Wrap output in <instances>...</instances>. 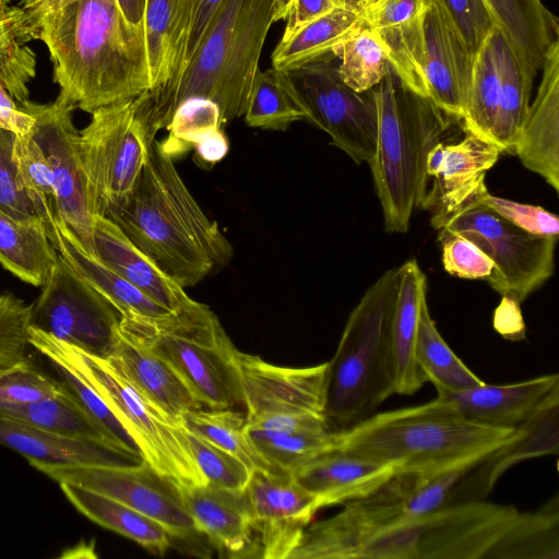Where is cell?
Here are the masks:
<instances>
[{"mask_svg":"<svg viewBox=\"0 0 559 559\" xmlns=\"http://www.w3.org/2000/svg\"><path fill=\"white\" fill-rule=\"evenodd\" d=\"M20 8L49 50L53 81L76 108L92 112L151 90L144 31L115 0H22Z\"/></svg>","mask_w":559,"mask_h":559,"instance_id":"obj_1","label":"cell"},{"mask_svg":"<svg viewBox=\"0 0 559 559\" xmlns=\"http://www.w3.org/2000/svg\"><path fill=\"white\" fill-rule=\"evenodd\" d=\"M110 219L183 288L224 269L233 258L231 245L156 139L130 199Z\"/></svg>","mask_w":559,"mask_h":559,"instance_id":"obj_2","label":"cell"},{"mask_svg":"<svg viewBox=\"0 0 559 559\" xmlns=\"http://www.w3.org/2000/svg\"><path fill=\"white\" fill-rule=\"evenodd\" d=\"M273 9L274 0H223L192 58L166 84L134 98L155 134L191 97L216 103L222 124L243 116Z\"/></svg>","mask_w":559,"mask_h":559,"instance_id":"obj_3","label":"cell"},{"mask_svg":"<svg viewBox=\"0 0 559 559\" xmlns=\"http://www.w3.org/2000/svg\"><path fill=\"white\" fill-rule=\"evenodd\" d=\"M333 433L332 450L391 465L396 473H430L484 461L509 442L516 428L476 423L436 396L420 405L373 413Z\"/></svg>","mask_w":559,"mask_h":559,"instance_id":"obj_4","label":"cell"},{"mask_svg":"<svg viewBox=\"0 0 559 559\" xmlns=\"http://www.w3.org/2000/svg\"><path fill=\"white\" fill-rule=\"evenodd\" d=\"M400 266L384 272L348 316L326 362L323 418L332 432L364 420L396 394L392 325Z\"/></svg>","mask_w":559,"mask_h":559,"instance_id":"obj_5","label":"cell"},{"mask_svg":"<svg viewBox=\"0 0 559 559\" xmlns=\"http://www.w3.org/2000/svg\"><path fill=\"white\" fill-rule=\"evenodd\" d=\"M378 133L370 168L388 233H405L428 188L427 158L462 122L428 97L404 87L390 71L372 88Z\"/></svg>","mask_w":559,"mask_h":559,"instance_id":"obj_6","label":"cell"},{"mask_svg":"<svg viewBox=\"0 0 559 559\" xmlns=\"http://www.w3.org/2000/svg\"><path fill=\"white\" fill-rule=\"evenodd\" d=\"M28 341L49 361L69 366L104 399L155 471L177 485L206 483L180 423L146 399L110 359L86 354L33 326Z\"/></svg>","mask_w":559,"mask_h":559,"instance_id":"obj_7","label":"cell"},{"mask_svg":"<svg viewBox=\"0 0 559 559\" xmlns=\"http://www.w3.org/2000/svg\"><path fill=\"white\" fill-rule=\"evenodd\" d=\"M120 330L168 361L203 407L245 406L239 350L206 305L159 319L121 318Z\"/></svg>","mask_w":559,"mask_h":559,"instance_id":"obj_8","label":"cell"},{"mask_svg":"<svg viewBox=\"0 0 559 559\" xmlns=\"http://www.w3.org/2000/svg\"><path fill=\"white\" fill-rule=\"evenodd\" d=\"M400 83L462 121L475 55L437 0L409 22L377 31Z\"/></svg>","mask_w":559,"mask_h":559,"instance_id":"obj_9","label":"cell"},{"mask_svg":"<svg viewBox=\"0 0 559 559\" xmlns=\"http://www.w3.org/2000/svg\"><path fill=\"white\" fill-rule=\"evenodd\" d=\"M519 515L513 506L485 499L450 502L376 536L359 559H491Z\"/></svg>","mask_w":559,"mask_h":559,"instance_id":"obj_10","label":"cell"},{"mask_svg":"<svg viewBox=\"0 0 559 559\" xmlns=\"http://www.w3.org/2000/svg\"><path fill=\"white\" fill-rule=\"evenodd\" d=\"M486 190L449 214L431 216V226L474 242L493 262L489 286L522 304L552 275L558 238L532 235L504 219L480 202Z\"/></svg>","mask_w":559,"mask_h":559,"instance_id":"obj_11","label":"cell"},{"mask_svg":"<svg viewBox=\"0 0 559 559\" xmlns=\"http://www.w3.org/2000/svg\"><path fill=\"white\" fill-rule=\"evenodd\" d=\"M90 114L80 131L81 156L97 212L110 218L130 199L156 134L136 111L134 98Z\"/></svg>","mask_w":559,"mask_h":559,"instance_id":"obj_12","label":"cell"},{"mask_svg":"<svg viewBox=\"0 0 559 559\" xmlns=\"http://www.w3.org/2000/svg\"><path fill=\"white\" fill-rule=\"evenodd\" d=\"M335 55L277 71L310 121L356 164H370L376 152L378 110L370 90L357 93L340 78Z\"/></svg>","mask_w":559,"mask_h":559,"instance_id":"obj_13","label":"cell"},{"mask_svg":"<svg viewBox=\"0 0 559 559\" xmlns=\"http://www.w3.org/2000/svg\"><path fill=\"white\" fill-rule=\"evenodd\" d=\"M120 321L118 310L59 254L32 305L31 326L86 354L109 359L119 343Z\"/></svg>","mask_w":559,"mask_h":559,"instance_id":"obj_14","label":"cell"},{"mask_svg":"<svg viewBox=\"0 0 559 559\" xmlns=\"http://www.w3.org/2000/svg\"><path fill=\"white\" fill-rule=\"evenodd\" d=\"M247 427L273 431L329 430L323 418L326 362L282 367L239 352Z\"/></svg>","mask_w":559,"mask_h":559,"instance_id":"obj_15","label":"cell"},{"mask_svg":"<svg viewBox=\"0 0 559 559\" xmlns=\"http://www.w3.org/2000/svg\"><path fill=\"white\" fill-rule=\"evenodd\" d=\"M19 105L35 119L32 134L52 173L57 214L95 255L94 223L98 212L81 156L80 132L72 120L75 105L61 92L50 104L26 100Z\"/></svg>","mask_w":559,"mask_h":559,"instance_id":"obj_16","label":"cell"},{"mask_svg":"<svg viewBox=\"0 0 559 559\" xmlns=\"http://www.w3.org/2000/svg\"><path fill=\"white\" fill-rule=\"evenodd\" d=\"M29 464L59 484L80 486L135 509L162 524L171 538L188 543L202 535L183 506L178 485L145 461L127 466Z\"/></svg>","mask_w":559,"mask_h":559,"instance_id":"obj_17","label":"cell"},{"mask_svg":"<svg viewBox=\"0 0 559 559\" xmlns=\"http://www.w3.org/2000/svg\"><path fill=\"white\" fill-rule=\"evenodd\" d=\"M261 557L287 559L302 531L320 510L317 498L289 474L253 469L245 489Z\"/></svg>","mask_w":559,"mask_h":559,"instance_id":"obj_18","label":"cell"},{"mask_svg":"<svg viewBox=\"0 0 559 559\" xmlns=\"http://www.w3.org/2000/svg\"><path fill=\"white\" fill-rule=\"evenodd\" d=\"M454 142H438L427 158V188L419 207L431 216L449 214L484 190L486 173L498 162L502 150L492 141L464 130Z\"/></svg>","mask_w":559,"mask_h":559,"instance_id":"obj_19","label":"cell"},{"mask_svg":"<svg viewBox=\"0 0 559 559\" xmlns=\"http://www.w3.org/2000/svg\"><path fill=\"white\" fill-rule=\"evenodd\" d=\"M542 81L512 148L523 166L559 191V38L548 48Z\"/></svg>","mask_w":559,"mask_h":559,"instance_id":"obj_20","label":"cell"},{"mask_svg":"<svg viewBox=\"0 0 559 559\" xmlns=\"http://www.w3.org/2000/svg\"><path fill=\"white\" fill-rule=\"evenodd\" d=\"M195 528L221 552L229 557L255 556L252 513L246 491L229 490L205 483L178 485Z\"/></svg>","mask_w":559,"mask_h":559,"instance_id":"obj_21","label":"cell"},{"mask_svg":"<svg viewBox=\"0 0 559 559\" xmlns=\"http://www.w3.org/2000/svg\"><path fill=\"white\" fill-rule=\"evenodd\" d=\"M559 451V390L552 392L544 404L522 425L515 436L493 451L473 469L465 483L456 486L450 502L485 499L501 476L512 466L539 456L557 455ZM449 502V503H450Z\"/></svg>","mask_w":559,"mask_h":559,"instance_id":"obj_22","label":"cell"},{"mask_svg":"<svg viewBox=\"0 0 559 559\" xmlns=\"http://www.w3.org/2000/svg\"><path fill=\"white\" fill-rule=\"evenodd\" d=\"M95 257L160 307L174 313L193 311L203 304L140 251L110 218L97 214L94 223Z\"/></svg>","mask_w":559,"mask_h":559,"instance_id":"obj_23","label":"cell"},{"mask_svg":"<svg viewBox=\"0 0 559 559\" xmlns=\"http://www.w3.org/2000/svg\"><path fill=\"white\" fill-rule=\"evenodd\" d=\"M559 390L557 373L510 384H487L457 391L437 392L466 418L496 428L515 429Z\"/></svg>","mask_w":559,"mask_h":559,"instance_id":"obj_24","label":"cell"},{"mask_svg":"<svg viewBox=\"0 0 559 559\" xmlns=\"http://www.w3.org/2000/svg\"><path fill=\"white\" fill-rule=\"evenodd\" d=\"M395 474L396 469L391 465L330 450L298 466L289 475L317 498L322 509L361 498Z\"/></svg>","mask_w":559,"mask_h":559,"instance_id":"obj_25","label":"cell"},{"mask_svg":"<svg viewBox=\"0 0 559 559\" xmlns=\"http://www.w3.org/2000/svg\"><path fill=\"white\" fill-rule=\"evenodd\" d=\"M44 223L57 252L118 310L121 318L159 319L174 313L157 305L91 254L56 211Z\"/></svg>","mask_w":559,"mask_h":559,"instance_id":"obj_26","label":"cell"},{"mask_svg":"<svg viewBox=\"0 0 559 559\" xmlns=\"http://www.w3.org/2000/svg\"><path fill=\"white\" fill-rule=\"evenodd\" d=\"M0 443L31 462L136 465L143 457L107 443L60 437L0 414Z\"/></svg>","mask_w":559,"mask_h":559,"instance_id":"obj_27","label":"cell"},{"mask_svg":"<svg viewBox=\"0 0 559 559\" xmlns=\"http://www.w3.org/2000/svg\"><path fill=\"white\" fill-rule=\"evenodd\" d=\"M109 359L133 386L175 420L179 421L186 412L203 408L168 361L122 332Z\"/></svg>","mask_w":559,"mask_h":559,"instance_id":"obj_28","label":"cell"},{"mask_svg":"<svg viewBox=\"0 0 559 559\" xmlns=\"http://www.w3.org/2000/svg\"><path fill=\"white\" fill-rule=\"evenodd\" d=\"M484 1L533 85L549 46L559 38L558 19L542 0Z\"/></svg>","mask_w":559,"mask_h":559,"instance_id":"obj_29","label":"cell"},{"mask_svg":"<svg viewBox=\"0 0 559 559\" xmlns=\"http://www.w3.org/2000/svg\"><path fill=\"white\" fill-rule=\"evenodd\" d=\"M392 336L396 365V394L414 395L427 382L415 357L420 306L427 297V278L415 259L400 265Z\"/></svg>","mask_w":559,"mask_h":559,"instance_id":"obj_30","label":"cell"},{"mask_svg":"<svg viewBox=\"0 0 559 559\" xmlns=\"http://www.w3.org/2000/svg\"><path fill=\"white\" fill-rule=\"evenodd\" d=\"M190 11L191 0H145L143 31L151 90L166 84L178 70Z\"/></svg>","mask_w":559,"mask_h":559,"instance_id":"obj_31","label":"cell"},{"mask_svg":"<svg viewBox=\"0 0 559 559\" xmlns=\"http://www.w3.org/2000/svg\"><path fill=\"white\" fill-rule=\"evenodd\" d=\"M58 257L40 217L16 219L0 209V264L5 270L41 287Z\"/></svg>","mask_w":559,"mask_h":559,"instance_id":"obj_32","label":"cell"},{"mask_svg":"<svg viewBox=\"0 0 559 559\" xmlns=\"http://www.w3.org/2000/svg\"><path fill=\"white\" fill-rule=\"evenodd\" d=\"M74 508L98 525L126 536L146 550L163 555L171 536L157 521L135 509L96 491L72 484H59Z\"/></svg>","mask_w":559,"mask_h":559,"instance_id":"obj_33","label":"cell"},{"mask_svg":"<svg viewBox=\"0 0 559 559\" xmlns=\"http://www.w3.org/2000/svg\"><path fill=\"white\" fill-rule=\"evenodd\" d=\"M362 27L361 10L342 4L280 41L271 56L272 68L288 70L334 55L346 38Z\"/></svg>","mask_w":559,"mask_h":559,"instance_id":"obj_34","label":"cell"},{"mask_svg":"<svg viewBox=\"0 0 559 559\" xmlns=\"http://www.w3.org/2000/svg\"><path fill=\"white\" fill-rule=\"evenodd\" d=\"M415 357L427 382L432 383L437 392H457L485 383L443 340L430 316L427 297L420 306Z\"/></svg>","mask_w":559,"mask_h":559,"instance_id":"obj_35","label":"cell"},{"mask_svg":"<svg viewBox=\"0 0 559 559\" xmlns=\"http://www.w3.org/2000/svg\"><path fill=\"white\" fill-rule=\"evenodd\" d=\"M34 36L24 11L0 0V83L17 104L28 100L36 74V55L27 45Z\"/></svg>","mask_w":559,"mask_h":559,"instance_id":"obj_36","label":"cell"},{"mask_svg":"<svg viewBox=\"0 0 559 559\" xmlns=\"http://www.w3.org/2000/svg\"><path fill=\"white\" fill-rule=\"evenodd\" d=\"M495 45L500 70V94L492 141L502 152L512 153L522 123L530 107L533 85L503 34L495 29Z\"/></svg>","mask_w":559,"mask_h":559,"instance_id":"obj_37","label":"cell"},{"mask_svg":"<svg viewBox=\"0 0 559 559\" xmlns=\"http://www.w3.org/2000/svg\"><path fill=\"white\" fill-rule=\"evenodd\" d=\"M0 414L60 437L110 444L63 388L61 393L53 397L22 405L0 406Z\"/></svg>","mask_w":559,"mask_h":559,"instance_id":"obj_38","label":"cell"},{"mask_svg":"<svg viewBox=\"0 0 559 559\" xmlns=\"http://www.w3.org/2000/svg\"><path fill=\"white\" fill-rule=\"evenodd\" d=\"M558 559L559 506L555 497L535 512L521 513L491 559Z\"/></svg>","mask_w":559,"mask_h":559,"instance_id":"obj_39","label":"cell"},{"mask_svg":"<svg viewBox=\"0 0 559 559\" xmlns=\"http://www.w3.org/2000/svg\"><path fill=\"white\" fill-rule=\"evenodd\" d=\"M179 423L186 431L238 456L252 471L273 472L246 433V414L235 408L203 407L183 413L179 417Z\"/></svg>","mask_w":559,"mask_h":559,"instance_id":"obj_40","label":"cell"},{"mask_svg":"<svg viewBox=\"0 0 559 559\" xmlns=\"http://www.w3.org/2000/svg\"><path fill=\"white\" fill-rule=\"evenodd\" d=\"M495 29L475 53L467 102L462 118L463 130L490 141H492L500 94Z\"/></svg>","mask_w":559,"mask_h":559,"instance_id":"obj_41","label":"cell"},{"mask_svg":"<svg viewBox=\"0 0 559 559\" xmlns=\"http://www.w3.org/2000/svg\"><path fill=\"white\" fill-rule=\"evenodd\" d=\"M246 433L273 472L290 474L298 466L333 449L330 430L283 432L249 428Z\"/></svg>","mask_w":559,"mask_h":559,"instance_id":"obj_42","label":"cell"},{"mask_svg":"<svg viewBox=\"0 0 559 559\" xmlns=\"http://www.w3.org/2000/svg\"><path fill=\"white\" fill-rule=\"evenodd\" d=\"M334 55L340 58V78L360 94L376 87L391 71L380 34L366 26L346 38Z\"/></svg>","mask_w":559,"mask_h":559,"instance_id":"obj_43","label":"cell"},{"mask_svg":"<svg viewBox=\"0 0 559 559\" xmlns=\"http://www.w3.org/2000/svg\"><path fill=\"white\" fill-rule=\"evenodd\" d=\"M243 117L249 127L280 131L306 120V114L273 68L258 69Z\"/></svg>","mask_w":559,"mask_h":559,"instance_id":"obj_44","label":"cell"},{"mask_svg":"<svg viewBox=\"0 0 559 559\" xmlns=\"http://www.w3.org/2000/svg\"><path fill=\"white\" fill-rule=\"evenodd\" d=\"M50 362L59 376L58 381L63 390L94 421L108 442L126 452L143 457L139 443L104 399L69 366L57 361Z\"/></svg>","mask_w":559,"mask_h":559,"instance_id":"obj_45","label":"cell"},{"mask_svg":"<svg viewBox=\"0 0 559 559\" xmlns=\"http://www.w3.org/2000/svg\"><path fill=\"white\" fill-rule=\"evenodd\" d=\"M219 127L222 121L217 104L207 98L191 97L176 108L166 128L168 136L159 144L174 158Z\"/></svg>","mask_w":559,"mask_h":559,"instance_id":"obj_46","label":"cell"},{"mask_svg":"<svg viewBox=\"0 0 559 559\" xmlns=\"http://www.w3.org/2000/svg\"><path fill=\"white\" fill-rule=\"evenodd\" d=\"M14 156L21 181L36 214L44 221L55 212V187L47 157L32 131L16 135Z\"/></svg>","mask_w":559,"mask_h":559,"instance_id":"obj_47","label":"cell"},{"mask_svg":"<svg viewBox=\"0 0 559 559\" xmlns=\"http://www.w3.org/2000/svg\"><path fill=\"white\" fill-rule=\"evenodd\" d=\"M186 433L192 455L206 483L229 490L246 489L252 469L242 460L197 435Z\"/></svg>","mask_w":559,"mask_h":559,"instance_id":"obj_48","label":"cell"},{"mask_svg":"<svg viewBox=\"0 0 559 559\" xmlns=\"http://www.w3.org/2000/svg\"><path fill=\"white\" fill-rule=\"evenodd\" d=\"M61 391L58 379L44 373L28 358L0 369V406L28 404Z\"/></svg>","mask_w":559,"mask_h":559,"instance_id":"obj_49","label":"cell"},{"mask_svg":"<svg viewBox=\"0 0 559 559\" xmlns=\"http://www.w3.org/2000/svg\"><path fill=\"white\" fill-rule=\"evenodd\" d=\"M32 305L0 292V369L27 357Z\"/></svg>","mask_w":559,"mask_h":559,"instance_id":"obj_50","label":"cell"},{"mask_svg":"<svg viewBox=\"0 0 559 559\" xmlns=\"http://www.w3.org/2000/svg\"><path fill=\"white\" fill-rule=\"evenodd\" d=\"M16 135L0 128V209L16 219L39 217L24 189L14 156Z\"/></svg>","mask_w":559,"mask_h":559,"instance_id":"obj_51","label":"cell"},{"mask_svg":"<svg viewBox=\"0 0 559 559\" xmlns=\"http://www.w3.org/2000/svg\"><path fill=\"white\" fill-rule=\"evenodd\" d=\"M441 261L445 272L467 280H487L493 271L492 260L467 238L438 229Z\"/></svg>","mask_w":559,"mask_h":559,"instance_id":"obj_52","label":"cell"},{"mask_svg":"<svg viewBox=\"0 0 559 559\" xmlns=\"http://www.w3.org/2000/svg\"><path fill=\"white\" fill-rule=\"evenodd\" d=\"M479 200L498 215L532 235L558 238V216L542 206L496 197L488 189Z\"/></svg>","mask_w":559,"mask_h":559,"instance_id":"obj_53","label":"cell"},{"mask_svg":"<svg viewBox=\"0 0 559 559\" xmlns=\"http://www.w3.org/2000/svg\"><path fill=\"white\" fill-rule=\"evenodd\" d=\"M469 50L475 55L496 22L484 0H437Z\"/></svg>","mask_w":559,"mask_h":559,"instance_id":"obj_54","label":"cell"},{"mask_svg":"<svg viewBox=\"0 0 559 559\" xmlns=\"http://www.w3.org/2000/svg\"><path fill=\"white\" fill-rule=\"evenodd\" d=\"M429 0H373L361 9L365 26L381 31L418 16Z\"/></svg>","mask_w":559,"mask_h":559,"instance_id":"obj_55","label":"cell"},{"mask_svg":"<svg viewBox=\"0 0 559 559\" xmlns=\"http://www.w3.org/2000/svg\"><path fill=\"white\" fill-rule=\"evenodd\" d=\"M222 2L223 0H191L188 33L176 74L192 58Z\"/></svg>","mask_w":559,"mask_h":559,"instance_id":"obj_56","label":"cell"},{"mask_svg":"<svg viewBox=\"0 0 559 559\" xmlns=\"http://www.w3.org/2000/svg\"><path fill=\"white\" fill-rule=\"evenodd\" d=\"M342 4L347 3H343L340 0H293L280 41L287 40L310 22Z\"/></svg>","mask_w":559,"mask_h":559,"instance_id":"obj_57","label":"cell"},{"mask_svg":"<svg viewBox=\"0 0 559 559\" xmlns=\"http://www.w3.org/2000/svg\"><path fill=\"white\" fill-rule=\"evenodd\" d=\"M502 299L495 309L492 325L495 331L504 340L519 342L526 336V325L521 311L520 302L510 296Z\"/></svg>","mask_w":559,"mask_h":559,"instance_id":"obj_58","label":"cell"},{"mask_svg":"<svg viewBox=\"0 0 559 559\" xmlns=\"http://www.w3.org/2000/svg\"><path fill=\"white\" fill-rule=\"evenodd\" d=\"M34 122V117L23 110L0 83V128L23 135L32 131Z\"/></svg>","mask_w":559,"mask_h":559,"instance_id":"obj_59","label":"cell"},{"mask_svg":"<svg viewBox=\"0 0 559 559\" xmlns=\"http://www.w3.org/2000/svg\"><path fill=\"white\" fill-rule=\"evenodd\" d=\"M193 148L201 162L213 165L226 156L229 143L222 127H219L202 138L193 145Z\"/></svg>","mask_w":559,"mask_h":559,"instance_id":"obj_60","label":"cell"},{"mask_svg":"<svg viewBox=\"0 0 559 559\" xmlns=\"http://www.w3.org/2000/svg\"><path fill=\"white\" fill-rule=\"evenodd\" d=\"M126 20L143 28L145 0H115Z\"/></svg>","mask_w":559,"mask_h":559,"instance_id":"obj_61","label":"cell"},{"mask_svg":"<svg viewBox=\"0 0 559 559\" xmlns=\"http://www.w3.org/2000/svg\"><path fill=\"white\" fill-rule=\"evenodd\" d=\"M293 0H274L273 22L286 20Z\"/></svg>","mask_w":559,"mask_h":559,"instance_id":"obj_62","label":"cell"},{"mask_svg":"<svg viewBox=\"0 0 559 559\" xmlns=\"http://www.w3.org/2000/svg\"><path fill=\"white\" fill-rule=\"evenodd\" d=\"M372 1L373 0H356V4L361 10Z\"/></svg>","mask_w":559,"mask_h":559,"instance_id":"obj_63","label":"cell"},{"mask_svg":"<svg viewBox=\"0 0 559 559\" xmlns=\"http://www.w3.org/2000/svg\"><path fill=\"white\" fill-rule=\"evenodd\" d=\"M340 1H341V2H343V3H347V4H352V5L357 7V4H356V0H340ZM357 8H358V7H357Z\"/></svg>","mask_w":559,"mask_h":559,"instance_id":"obj_64","label":"cell"}]
</instances>
